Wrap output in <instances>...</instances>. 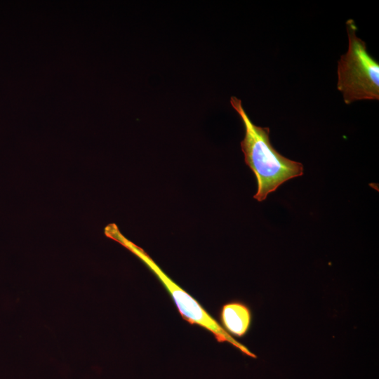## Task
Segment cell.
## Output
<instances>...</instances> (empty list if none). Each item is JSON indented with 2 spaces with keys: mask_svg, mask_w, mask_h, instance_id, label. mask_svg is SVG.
<instances>
[{
  "mask_svg": "<svg viewBox=\"0 0 379 379\" xmlns=\"http://www.w3.org/2000/svg\"><path fill=\"white\" fill-rule=\"evenodd\" d=\"M230 104L240 117L245 129L241 147L245 163L257 180V192L253 198L262 201L285 182L302 175L303 166L284 157L273 147L270 140V128L255 125L244 110L241 100L232 96Z\"/></svg>",
  "mask_w": 379,
  "mask_h": 379,
  "instance_id": "1",
  "label": "cell"
},
{
  "mask_svg": "<svg viewBox=\"0 0 379 379\" xmlns=\"http://www.w3.org/2000/svg\"><path fill=\"white\" fill-rule=\"evenodd\" d=\"M347 52L338 61L337 89L345 104L379 100V64L367 51L366 42L357 35L352 19L346 21Z\"/></svg>",
  "mask_w": 379,
  "mask_h": 379,
  "instance_id": "2",
  "label": "cell"
},
{
  "mask_svg": "<svg viewBox=\"0 0 379 379\" xmlns=\"http://www.w3.org/2000/svg\"><path fill=\"white\" fill-rule=\"evenodd\" d=\"M116 228L112 226L109 227L110 237L127 247L153 272L171 295L184 320L192 325H197L206 329L213 335L218 343H229L244 354L252 358L257 357L245 345L227 333L220 322L213 317L195 298L166 275L144 250L127 240Z\"/></svg>",
  "mask_w": 379,
  "mask_h": 379,
  "instance_id": "3",
  "label": "cell"
},
{
  "mask_svg": "<svg viewBox=\"0 0 379 379\" xmlns=\"http://www.w3.org/2000/svg\"><path fill=\"white\" fill-rule=\"evenodd\" d=\"M252 319L250 307L239 300L225 303L220 311V324L233 338L246 335L251 328Z\"/></svg>",
  "mask_w": 379,
  "mask_h": 379,
  "instance_id": "4",
  "label": "cell"
}]
</instances>
